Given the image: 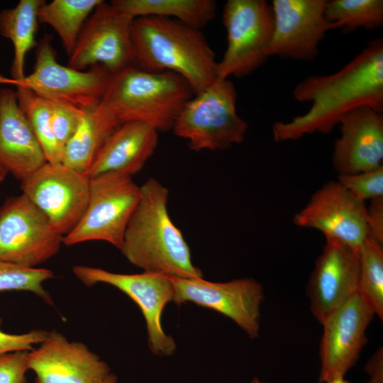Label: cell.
Listing matches in <instances>:
<instances>
[{
  "mask_svg": "<svg viewBox=\"0 0 383 383\" xmlns=\"http://www.w3.org/2000/svg\"><path fill=\"white\" fill-rule=\"evenodd\" d=\"M119 126L101 102L86 110L76 132L64 147L62 162L87 174L96 155Z\"/></svg>",
  "mask_w": 383,
  "mask_h": 383,
  "instance_id": "7402d4cb",
  "label": "cell"
},
{
  "mask_svg": "<svg viewBox=\"0 0 383 383\" xmlns=\"http://www.w3.org/2000/svg\"><path fill=\"white\" fill-rule=\"evenodd\" d=\"M36 48L33 72L21 79L6 82L26 87L48 100L69 103L84 110L101 101L112 77L105 67L94 65L88 71H81L58 63L48 34Z\"/></svg>",
  "mask_w": 383,
  "mask_h": 383,
  "instance_id": "ba28073f",
  "label": "cell"
},
{
  "mask_svg": "<svg viewBox=\"0 0 383 383\" xmlns=\"http://www.w3.org/2000/svg\"><path fill=\"white\" fill-rule=\"evenodd\" d=\"M140 194V187L126 174L106 172L89 177L87 209L76 226L64 236L63 244L102 240L120 249Z\"/></svg>",
  "mask_w": 383,
  "mask_h": 383,
  "instance_id": "8992f818",
  "label": "cell"
},
{
  "mask_svg": "<svg viewBox=\"0 0 383 383\" xmlns=\"http://www.w3.org/2000/svg\"><path fill=\"white\" fill-rule=\"evenodd\" d=\"M337 181L362 202L383 197V166L355 174H338Z\"/></svg>",
  "mask_w": 383,
  "mask_h": 383,
  "instance_id": "f546056e",
  "label": "cell"
},
{
  "mask_svg": "<svg viewBox=\"0 0 383 383\" xmlns=\"http://www.w3.org/2000/svg\"><path fill=\"white\" fill-rule=\"evenodd\" d=\"M158 131L151 125L131 121L120 125L105 142L87 172L92 177L106 172L132 177L153 155Z\"/></svg>",
  "mask_w": 383,
  "mask_h": 383,
  "instance_id": "44dd1931",
  "label": "cell"
},
{
  "mask_svg": "<svg viewBox=\"0 0 383 383\" xmlns=\"http://www.w3.org/2000/svg\"><path fill=\"white\" fill-rule=\"evenodd\" d=\"M327 383H350V382L345 380L344 377H336Z\"/></svg>",
  "mask_w": 383,
  "mask_h": 383,
  "instance_id": "8d00e7d4",
  "label": "cell"
},
{
  "mask_svg": "<svg viewBox=\"0 0 383 383\" xmlns=\"http://www.w3.org/2000/svg\"><path fill=\"white\" fill-rule=\"evenodd\" d=\"M327 0H273L274 30L268 57L310 62L318 45L333 30L325 15Z\"/></svg>",
  "mask_w": 383,
  "mask_h": 383,
  "instance_id": "9a60e30c",
  "label": "cell"
},
{
  "mask_svg": "<svg viewBox=\"0 0 383 383\" xmlns=\"http://www.w3.org/2000/svg\"><path fill=\"white\" fill-rule=\"evenodd\" d=\"M170 279L174 287L172 301L177 305L191 302L214 310L233 321L251 338L257 337L264 294L262 285L254 279L226 282H213L204 277Z\"/></svg>",
  "mask_w": 383,
  "mask_h": 383,
  "instance_id": "4fadbf2b",
  "label": "cell"
},
{
  "mask_svg": "<svg viewBox=\"0 0 383 383\" xmlns=\"http://www.w3.org/2000/svg\"><path fill=\"white\" fill-rule=\"evenodd\" d=\"M50 101L53 132L64 148L76 132L86 110L66 102Z\"/></svg>",
  "mask_w": 383,
  "mask_h": 383,
  "instance_id": "4dcf8cb0",
  "label": "cell"
},
{
  "mask_svg": "<svg viewBox=\"0 0 383 383\" xmlns=\"http://www.w3.org/2000/svg\"><path fill=\"white\" fill-rule=\"evenodd\" d=\"M358 250L326 239L307 287L311 311L319 323L359 292Z\"/></svg>",
  "mask_w": 383,
  "mask_h": 383,
  "instance_id": "e0dca14e",
  "label": "cell"
},
{
  "mask_svg": "<svg viewBox=\"0 0 383 383\" xmlns=\"http://www.w3.org/2000/svg\"><path fill=\"white\" fill-rule=\"evenodd\" d=\"M140 188L139 200L119 249L123 255L143 272L170 278L204 277L192 262L190 248L181 231L170 217L167 187L150 178Z\"/></svg>",
  "mask_w": 383,
  "mask_h": 383,
  "instance_id": "7a4b0ae2",
  "label": "cell"
},
{
  "mask_svg": "<svg viewBox=\"0 0 383 383\" xmlns=\"http://www.w3.org/2000/svg\"><path fill=\"white\" fill-rule=\"evenodd\" d=\"M35 383H99L108 365L81 342L69 341L57 331L48 332L39 346L28 353Z\"/></svg>",
  "mask_w": 383,
  "mask_h": 383,
  "instance_id": "ac0fdd59",
  "label": "cell"
},
{
  "mask_svg": "<svg viewBox=\"0 0 383 383\" xmlns=\"http://www.w3.org/2000/svg\"><path fill=\"white\" fill-rule=\"evenodd\" d=\"M194 95L187 82L175 73L131 66L112 74L101 102L120 125L140 121L165 132L172 130L181 110Z\"/></svg>",
  "mask_w": 383,
  "mask_h": 383,
  "instance_id": "277c9868",
  "label": "cell"
},
{
  "mask_svg": "<svg viewBox=\"0 0 383 383\" xmlns=\"http://www.w3.org/2000/svg\"><path fill=\"white\" fill-rule=\"evenodd\" d=\"M366 204L354 197L337 180L318 189L293 218L294 225L321 232L359 250L367 238Z\"/></svg>",
  "mask_w": 383,
  "mask_h": 383,
  "instance_id": "5bb4252c",
  "label": "cell"
},
{
  "mask_svg": "<svg viewBox=\"0 0 383 383\" xmlns=\"http://www.w3.org/2000/svg\"><path fill=\"white\" fill-rule=\"evenodd\" d=\"M28 351H16L0 355V383H28Z\"/></svg>",
  "mask_w": 383,
  "mask_h": 383,
  "instance_id": "1f68e13d",
  "label": "cell"
},
{
  "mask_svg": "<svg viewBox=\"0 0 383 383\" xmlns=\"http://www.w3.org/2000/svg\"><path fill=\"white\" fill-rule=\"evenodd\" d=\"M367 238L383 245V197L371 200L366 208Z\"/></svg>",
  "mask_w": 383,
  "mask_h": 383,
  "instance_id": "836d02e7",
  "label": "cell"
},
{
  "mask_svg": "<svg viewBox=\"0 0 383 383\" xmlns=\"http://www.w3.org/2000/svg\"><path fill=\"white\" fill-rule=\"evenodd\" d=\"M9 174L1 167H0V185L4 182Z\"/></svg>",
  "mask_w": 383,
  "mask_h": 383,
  "instance_id": "74e56055",
  "label": "cell"
},
{
  "mask_svg": "<svg viewBox=\"0 0 383 383\" xmlns=\"http://www.w3.org/2000/svg\"><path fill=\"white\" fill-rule=\"evenodd\" d=\"M250 383H266V382H262L260 381L258 378L257 377H254L252 381L250 382Z\"/></svg>",
  "mask_w": 383,
  "mask_h": 383,
  "instance_id": "f35d334b",
  "label": "cell"
},
{
  "mask_svg": "<svg viewBox=\"0 0 383 383\" xmlns=\"http://www.w3.org/2000/svg\"><path fill=\"white\" fill-rule=\"evenodd\" d=\"M48 333L45 330L35 329L25 333L11 334L0 328V355L16 351H30L34 345L41 343L46 338Z\"/></svg>",
  "mask_w": 383,
  "mask_h": 383,
  "instance_id": "d6a6232c",
  "label": "cell"
},
{
  "mask_svg": "<svg viewBox=\"0 0 383 383\" xmlns=\"http://www.w3.org/2000/svg\"><path fill=\"white\" fill-rule=\"evenodd\" d=\"M382 348L367 363L365 370L370 376L366 383H383V355Z\"/></svg>",
  "mask_w": 383,
  "mask_h": 383,
  "instance_id": "e575fe53",
  "label": "cell"
},
{
  "mask_svg": "<svg viewBox=\"0 0 383 383\" xmlns=\"http://www.w3.org/2000/svg\"><path fill=\"white\" fill-rule=\"evenodd\" d=\"M109 3L133 18H167L200 30L215 17L217 10L213 0H112Z\"/></svg>",
  "mask_w": 383,
  "mask_h": 383,
  "instance_id": "cb8c5ba5",
  "label": "cell"
},
{
  "mask_svg": "<svg viewBox=\"0 0 383 383\" xmlns=\"http://www.w3.org/2000/svg\"><path fill=\"white\" fill-rule=\"evenodd\" d=\"M16 87L18 104L37 138L47 162H62L64 148L53 132L50 101L26 87Z\"/></svg>",
  "mask_w": 383,
  "mask_h": 383,
  "instance_id": "484cf974",
  "label": "cell"
},
{
  "mask_svg": "<svg viewBox=\"0 0 383 383\" xmlns=\"http://www.w3.org/2000/svg\"><path fill=\"white\" fill-rule=\"evenodd\" d=\"M99 383H117V377L114 374L110 372Z\"/></svg>",
  "mask_w": 383,
  "mask_h": 383,
  "instance_id": "d590c367",
  "label": "cell"
},
{
  "mask_svg": "<svg viewBox=\"0 0 383 383\" xmlns=\"http://www.w3.org/2000/svg\"><path fill=\"white\" fill-rule=\"evenodd\" d=\"M43 0H20L13 8L0 11V34L13 46L11 72L13 80L24 77L28 52L36 47L38 11Z\"/></svg>",
  "mask_w": 383,
  "mask_h": 383,
  "instance_id": "603a6c76",
  "label": "cell"
},
{
  "mask_svg": "<svg viewBox=\"0 0 383 383\" xmlns=\"http://www.w3.org/2000/svg\"><path fill=\"white\" fill-rule=\"evenodd\" d=\"M47 162L16 91L0 89V167L22 182Z\"/></svg>",
  "mask_w": 383,
  "mask_h": 383,
  "instance_id": "ffe728a7",
  "label": "cell"
},
{
  "mask_svg": "<svg viewBox=\"0 0 383 383\" xmlns=\"http://www.w3.org/2000/svg\"><path fill=\"white\" fill-rule=\"evenodd\" d=\"M54 277L53 272L48 269L26 267L0 260V292H30L52 305V298L43 284Z\"/></svg>",
  "mask_w": 383,
  "mask_h": 383,
  "instance_id": "f1b7e54d",
  "label": "cell"
},
{
  "mask_svg": "<svg viewBox=\"0 0 383 383\" xmlns=\"http://www.w3.org/2000/svg\"><path fill=\"white\" fill-rule=\"evenodd\" d=\"M227 46L217 65L218 79L244 77L269 57L274 30L271 4L265 0H228L223 10Z\"/></svg>",
  "mask_w": 383,
  "mask_h": 383,
  "instance_id": "52a82bcc",
  "label": "cell"
},
{
  "mask_svg": "<svg viewBox=\"0 0 383 383\" xmlns=\"http://www.w3.org/2000/svg\"><path fill=\"white\" fill-rule=\"evenodd\" d=\"M374 313L358 292L321 323L320 383L345 377L367 342L366 330Z\"/></svg>",
  "mask_w": 383,
  "mask_h": 383,
  "instance_id": "2e32d148",
  "label": "cell"
},
{
  "mask_svg": "<svg viewBox=\"0 0 383 383\" xmlns=\"http://www.w3.org/2000/svg\"><path fill=\"white\" fill-rule=\"evenodd\" d=\"M72 272L87 287L103 283L126 294L138 305L143 315L151 352L159 356H168L174 353L176 343L165 333L161 324L162 311L174 296V287L170 277L148 272L115 273L86 265L74 266Z\"/></svg>",
  "mask_w": 383,
  "mask_h": 383,
  "instance_id": "30bf717a",
  "label": "cell"
},
{
  "mask_svg": "<svg viewBox=\"0 0 383 383\" xmlns=\"http://www.w3.org/2000/svg\"><path fill=\"white\" fill-rule=\"evenodd\" d=\"M236 100L233 83L218 79L186 103L172 130L194 151L223 150L239 144L248 125L237 113Z\"/></svg>",
  "mask_w": 383,
  "mask_h": 383,
  "instance_id": "5b68a950",
  "label": "cell"
},
{
  "mask_svg": "<svg viewBox=\"0 0 383 383\" xmlns=\"http://www.w3.org/2000/svg\"><path fill=\"white\" fill-rule=\"evenodd\" d=\"M25 194L65 236L82 217L89 198V177L62 162H47L21 182Z\"/></svg>",
  "mask_w": 383,
  "mask_h": 383,
  "instance_id": "8fae6325",
  "label": "cell"
},
{
  "mask_svg": "<svg viewBox=\"0 0 383 383\" xmlns=\"http://www.w3.org/2000/svg\"><path fill=\"white\" fill-rule=\"evenodd\" d=\"M63 238L23 193L0 206V260L37 267L57 254Z\"/></svg>",
  "mask_w": 383,
  "mask_h": 383,
  "instance_id": "9c48e42d",
  "label": "cell"
},
{
  "mask_svg": "<svg viewBox=\"0 0 383 383\" xmlns=\"http://www.w3.org/2000/svg\"><path fill=\"white\" fill-rule=\"evenodd\" d=\"M133 19L101 0L86 21L67 66L82 71L101 65L112 74L133 66Z\"/></svg>",
  "mask_w": 383,
  "mask_h": 383,
  "instance_id": "7c38bea8",
  "label": "cell"
},
{
  "mask_svg": "<svg viewBox=\"0 0 383 383\" xmlns=\"http://www.w3.org/2000/svg\"><path fill=\"white\" fill-rule=\"evenodd\" d=\"M325 15L333 29L344 33L372 30L383 24L382 0H327Z\"/></svg>",
  "mask_w": 383,
  "mask_h": 383,
  "instance_id": "4316f807",
  "label": "cell"
},
{
  "mask_svg": "<svg viewBox=\"0 0 383 383\" xmlns=\"http://www.w3.org/2000/svg\"><path fill=\"white\" fill-rule=\"evenodd\" d=\"M101 0H53L38 11V21L51 26L68 55L72 52L81 30Z\"/></svg>",
  "mask_w": 383,
  "mask_h": 383,
  "instance_id": "d4e9b609",
  "label": "cell"
},
{
  "mask_svg": "<svg viewBox=\"0 0 383 383\" xmlns=\"http://www.w3.org/2000/svg\"><path fill=\"white\" fill-rule=\"evenodd\" d=\"M338 124L341 134L334 143L332 156L338 174L383 166V113L362 106L345 115Z\"/></svg>",
  "mask_w": 383,
  "mask_h": 383,
  "instance_id": "d6986e66",
  "label": "cell"
},
{
  "mask_svg": "<svg viewBox=\"0 0 383 383\" xmlns=\"http://www.w3.org/2000/svg\"><path fill=\"white\" fill-rule=\"evenodd\" d=\"M359 293L375 315L383 318V245L367 238L358 250Z\"/></svg>",
  "mask_w": 383,
  "mask_h": 383,
  "instance_id": "83f0119b",
  "label": "cell"
},
{
  "mask_svg": "<svg viewBox=\"0 0 383 383\" xmlns=\"http://www.w3.org/2000/svg\"><path fill=\"white\" fill-rule=\"evenodd\" d=\"M131 36L133 66L175 73L194 94L218 79L215 53L200 29L170 18L144 16L133 19Z\"/></svg>",
  "mask_w": 383,
  "mask_h": 383,
  "instance_id": "3957f363",
  "label": "cell"
},
{
  "mask_svg": "<svg viewBox=\"0 0 383 383\" xmlns=\"http://www.w3.org/2000/svg\"><path fill=\"white\" fill-rule=\"evenodd\" d=\"M299 102H311L304 114L288 122L272 124L276 142L304 135L329 133L351 111L369 106L383 113V40L378 38L340 70L328 75H311L293 90Z\"/></svg>",
  "mask_w": 383,
  "mask_h": 383,
  "instance_id": "6da1fadb",
  "label": "cell"
}]
</instances>
